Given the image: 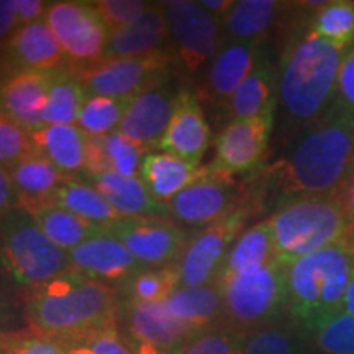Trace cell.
<instances>
[{
    "label": "cell",
    "instance_id": "31",
    "mask_svg": "<svg viewBox=\"0 0 354 354\" xmlns=\"http://www.w3.org/2000/svg\"><path fill=\"white\" fill-rule=\"evenodd\" d=\"M305 26L317 38L325 39L342 50L354 44V2L351 0H326L304 2Z\"/></svg>",
    "mask_w": 354,
    "mask_h": 354
},
{
    "label": "cell",
    "instance_id": "10",
    "mask_svg": "<svg viewBox=\"0 0 354 354\" xmlns=\"http://www.w3.org/2000/svg\"><path fill=\"white\" fill-rule=\"evenodd\" d=\"M253 215H258V212L250 203H245L221 220L194 233L176 263L179 286L202 287L218 282L230 248Z\"/></svg>",
    "mask_w": 354,
    "mask_h": 354
},
{
    "label": "cell",
    "instance_id": "40",
    "mask_svg": "<svg viewBox=\"0 0 354 354\" xmlns=\"http://www.w3.org/2000/svg\"><path fill=\"white\" fill-rule=\"evenodd\" d=\"M64 354H131L130 344L118 331L117 325L105 326L77 338L59 342Z\"/></svg>",
    "mask_w": 354,
    "mask_h": 354
},
{
    "label": "cell",
    "instance_id": "17",
    "mask_svg": "<svg viewBox=\"0 0 354 354\" xmlns=\"http://www.w3.org/2000/svg\"><path fill=\"white\" fill-rule=\"evenodd\" d=\"M53 71H15L0 81V115L32 133L43 127Z\"/></svg>",
    "mask_w": 354,
    "mask_h": 354
},
{
    "label": "cell",
    "instance_id": "33",
    "mask_svg": "<svg viewBox=\"0 0 354 354\" xmlns=\"http://www.w3.org/2000/svg\"><path fill=\"white\" fill-rule=\"evenodd\" d=\"M28 212L33 215L41 232L66 253L102 232L100 227L74 215L56 202L44 203Z\"/></svg>",
    "mask_w": 354,
    "mask_h": 354
},
{
    "label": "cell",
    "instance_id": "42",
    "mask_svg": "<svg viewBox=\"0 0 354 354\" xmlns=\"http://www.w3.org/2000/svg\"><path fill=\"white\" fill-rule=\"evenodd\" d=\"M91 3L107 25L109 32L131 25L151 6L143 0H95Z\"/></svg>",
    "mask_w": 354,
    "mask_h": 354
},
{
    "label": "cell",
    "instance_id": "5",
    "mask_svg": "<svg viewBox=\"0 0 354 354\" xmlns=\"http://www.w3.org/2000/svg\"><path fill=\"white\" fill-rule=\"evenodd\" d=\"M71 271L69 254L41 232L33 215L17 207L0 216V282L32 292Z\"/></svg>",
    "mask_w": 354,
    "mask_h": 354
},
{
    "label": "cell",
    "instance_id": "6",
    "mask_svg": "<svg viewBox=\"0 0 354 354\" xmlns=\"http://www.w3.org/2000/svg\"><path fill=\"white\" fill-rule=\"evenodd\" d=\"M268 220L282 264L342 243L349 233L335 192L295 198L274 210Z\"/></svg>",
    "mask_w": 354,
    "mask_h": 354
},
{
    "label": "cell",
    "instance_id": "8",
    "mask_svg": "<svg viewBox=\"0 0 354 354\" xmlns=\"http://www.w3.org/2000/svg\"><path fill=\"white\" fill-rule=\"evenodd\" d=\"M176 57L171 50L143 56L115 57L84 66L76 74L86 97L135 99L154 87L169 82Z\"/></svg>",
    "mask_w": 354,
    "mask_h": 354
},
{
    "label": "cell",
    "instance_id": "9",
    "mask_svg": "<svg viewBox=\"0 0 354 354\" xmlns=\"http://www.w3.org/2000/svg\"><path fill=\"white\" fill-rule=\"evenodd\" d=\"M171 51L187 74L209 69L225 43L221 21L194 0L162 2Z\"/></svg>",
    "mask_w": 354,
    "mask_h": 354
},
{
    "label": "cell",
    "instance_id": "26",
    "mask_svg": "<svg viewBox=\"0 0 354 354\" xmlns=\"http://www.w3.org/2000/svg\"><path fill=\"white\" fill-rule=\"evenodd\" d=\"M171 315L194 333L223 325V294L218 282L202 287H177L165 300Z\"/></svg>",
    "mask_w": 354,
    "mask_h": 354
},
{
    "label": "cell",
    "instance_id": "41",
    "mask_svg": "<svg viewBox=\"0 0 354 354\" xmlns=\"http://www.w3.org/2000/svg\"><path fill=\"white\" fill-rule=\"evenodd\" d=\"M243 338L240 331L220 325L192 336L183 354H243Z\"/></svg>",
    "mask_w": 354,
    "mask_h": 354
},
{
    "label": "cell",
    "instance_id": "51",
    "mask_svg": "<svg viewBox=\"0 0 354 354\" xmlns=\"http://www.w3.org/2000/svg\"><path fill=\"white\" fill-rule=\"evenodd\" d=\"M233 3L234 0H201V6L220 21L227 15L230 8L233 7Z\"/></svg>",
    "mask_w": 354,
    "mask_h": 354
},
{
    "label": "cell",
    "instance_id": "18",
    "mask_svg": "<svg viewBox=\"0 0 354 354\" xmlns=\"http://www.w3.org/2000/svg\"><path fill=\"white\" fill-rule=\"evenodd\" d=\"M210 138V127L203 115L201 100L189 88H180L174 115L159 145V151L201 165L203 154L209 149Z\"/></svg>",
    "mask_w": 354,
    "mask_h": 354
},
{
    "label": "cell",
    "instance_id": "34",
    "mask_svg": "<svg viewBox=\"0 0 354 354\" xmlns=\"http://www.w3.org/2000/svg\"><path fill=\"white\" fill-rule=\"evenodd\" d=\"M53 202L100 228L123 218L94 185L81 177H68L56 190Z\"/></svg>",
    "mask_w": 354,
    "mask_h": 354
},
{
    "label": "cell",
    "instance_id": "13",
    "mask_svg": "<svg viewBox=\"0 0 354 354\" xmlns=\"http://www.w3.org/2000/svg\"><path fill=\"white\" fill-rule=\"evenodd\" d=\"M102 230L122 241L146 268L176 264L192 238L172 220L159 216L120 218Z\"/></svg>",
    "mask_w": 354,
    "mask_h": 354
},
{
    "label": "cell",
    "instance_id": "25",
    "mask_svg": "<svg viewBox=\"0 0 354 354\" xmlns=\"http://www.w3.org/2000/svg\"><path fill=\"white\" fill-rule=\"evenodd\" d=\"M33 151L46 158L68 177L84 174L87 135L77 125H44L30 133Z\"/></svg>",
    "mask_w": 354,
    "mask_h": 354
},
{
    "label": "cell",
    "instance_id": "15",
    "mask_svg": "<svg viewBox=\"0 0 354 354\" xmlns=\"http://www.w3.org/2000/svg\"><path fill=\"white\" fill-rule=\"evenodd\" d=\"M71 269L110 287L123 289L133 277L145 271V264L127 246L104 230L69 251Z\"/></svg>",
    "mask_w": 354,
    "mask_h": 354
},
{
    "label": "cell",
    "instance_id": "44",
    "mask_svg": "<svg viewBox=\"0 0 354 354\" xmlns=\"http://www.w3.org/2000/svg\"><path fill=\"white\" fill-rule=\"evenodd\" d=\"M0 354H64V351L55 339L33 330H24L10 331L0 338Z\"/></svg>",
    "mask_w": 354,
    "mask_h": 354
},
{
    "label": "cell",
    "instance_id": "30",
    "mask_svg": "<svg viewBox=\"0 0 354 354\" xmlns=\"http://www.w3.org/2000/svg\"><path fill=\"white\" fill-rule=\"evenodd\" d=\"M205 171L201 165L169 153H148L141 166V180L156 201L167 203Z\"/></svg>",
    "mask_w": 354,
    "mask_h": 354
},
{
    "label": "cell",
    "instance_id": "53",
    "mask_svg": "<svg viewBox=\"0 0 354 354\" xmlns=\"http://www.w3.org/2000/svg\"><path fill=\"white\" fill-rule=\"evenodd\" d=\"M12 330H7L6 328V323H3V313H2V308H0V338H2L3 335L10 333Z\"/></svg>",
    "mask_w": 354,
    "mask_h": 354
},
{
    "label": "cell",
    "instance_id": "32",
    "mask_svg": "<svg viewBox=\"0 0 354 354\" xmlns=\"http://www.w3.org/2000/svg\"><path fill=\"white\" fill-rule=\"evenodd\" d=\"M274 261H277L276 245L269 220L264 218L238 234L225 259L221 276L253 271Z\"/></svg>",
    "mask_w": 354,
    "mask_h": 354
},
{
    "label": "cell",
    "instance_id": "27",
    "mask_svg": "<svg viewBox=\"0 0 354 354\" xmlns=\"http://www.w3.org/2000/svg\"><path fill=\"white\" fill-rule=\"evenodd\" d=\"M289 8L277 0H236L221 19L225 41H264Z\"/></svg>",
    "mask_w": 354,
    "mask_h": 354
},
{
    "label": "cell",
    "instance_id": "7",
    "mask_svg": "<svg viewBox=\"0 0 354 354\" xmlns=\"http://www.w3.org/2000/svg\"><path fill=\"white\" fill-rule=\"evenodd\" d=\"M223 294V325L246 335L261 326L289 318L286 264L281 261L253 271L218 279Z\"/></svg>",
    "mask_w": 354,
    "mask_h": 354
},
{
    "label": "cell",
    "instance_id": "14",
    "mask_svg": "<svg viewBox=\"0 0 354 354\" xmlns=\"http://www.w3.org/2000/svg\"><path fill=\"white\" fill-rule=\"evenodd\" d=\"M274 118L276 115H266L230 122L215 141V158L209 169L228 177L258 171L268 153Z\"/></svg>",
    "mask_w": 354,
    "mask_h": 354
},
{
    "label": "cell",
    "instance_id": "36",
    "mask_svg": "<svg viewBox=\"0 0 354 354\" xmlns=\"http://www.w3.org/2000/svg\"><path fill=\"white\" fill-rule=\"evenodd\" d=\"M243 354H310L305 331L290 318L248 331Z\"/></svg>",
    "mask_w": 354,
    "mask_h": 354
},
{
    "label": "cell",
    "instance_id": "39",
    "mask_svg": "<svg viewBox=\"0 0 354 354\" xmlns=\"http://www.w3.org/2000/svg\"><path fill=\"white\" fill-rule=\"evenodd\" d=\"M179 287L176 264L166 268H148L123 287L127 302H165Z\"/></svg>",
    "mask_w": 354,
    "mask_h": 354
},
{
    "label": "cell",
    "instance_id": "4",
    "mask_svg": "<svg viewBox=\"0 0 354 354\" xmlns=\"http://www.w3.org/2000/svg\"><path fill=\"white\" fill-rule=\"evenodd\" d=\"M354 268V251L342 243L286 264L287 312L304 331L343 310Z\"/></svg>",
    "mask_w": 354,
    "mask_h": 354
},
{
    "label": "cell",
    "instance_id": "22",
    "mask_svg": "<svg viewBox=\"0 0 354 354\" xmlns=\"http://www.w3.org/2000/svg\"><path fill=\"white\" fill-rule=\"evenodd\" d=\"M81 179L94 185L123 218H140V216L169 218L167 203L156 201L148 192L141 177H125L107 171L82 176Z\"/></svg>",
    "mask_w": 354,
    "mask_h": 354
},
{
    "label": "cell",
    "instance_id": "37",
    "mask_svg": "<svg viewBox=\"0 0 354 354\" xmlns=\"http://www.w3.org/2000/svg\"><path fill=\"white\" fill-rule=\"evenodd\" d=\"M305 335L310 349L320 354H354V317L343 310L323 318Z\"/></svg>",
    "mask_w": 354,
    "mask_h": 354
},
{
    "label": "cell",
    "instance_id": "11",
    "mask_svg": "<svg viewBox=\"0 0 354 354\" xmlns=\"http://www.w3.org/2000/svg\"><path fill=\"white\" fill-rule=\"evenodd\" d=\"M245 203H250L246 185L205 167L198 179L167 202V215L185 227L205 228Z\"/></svg>",
    "mask_w": 354,
    "mask_h": 354
},
{
    "label": "cell",
    "instance_id": "35",
    "mask_svg": "<svg viewBox=\"0 0 354 354\" xmlns=\"http://www.w3.org/2000/svg\"><path fill=\"white\" fill-rule=\"evenodd\" d=\"M86 92L74 73L64 68L55 69L48 87L46 102L43 109L44 125H77Z\"/></svg>",
    "mask_w": 354,
    "mask_h": 354
},
{
    "label": "cell",
    "instance_id": "24",
    "mask_svg": "<svg viewBox=\"0 0 354 354\" xmlns=\"http://www.w3.org/2000/svg\"><path fill=\"white\" fill-rule=\"evenodd\" d=\"M15 71H55L66 63L59 43L44 20L24 25L7 41Z\"/></svg>",
    "mask_w": 354,
    "mask_h": 354
},
{
    "label": "cell",
    "instance_id": "54",
    "mask_svg": "<svg viewBox=\"0 0 354 354\" xmlns=\"http://www.w3.org/2000/svg\"><path fill=\"white\" fill-rule=\"evenodd\" d=\"M348 243H349V246H351L353 251H354V240H353V241H348Z\"/></svg>",
    "mask_w": 354,
    "mask_h": 354
},
{
    "label": "cell",
    "instance_id": "43",
    "mask_svg": "<svg viewBox=\"0 0 354 354\" xmlns=\"http://www.w3.org/2000/svg\"><path fill=\"white\" fill-rule=\"evenodd\" d=\"M35 153L30 133L0 115V166L8 167Z\"/></svg>",
    "mask_w": 354,
    "mask_h": 354
},
{
    "label": "cell",
    "instance_id": "48",
    "mask_svg": "<svg viewBox=\"0 0 354 354\" xmlns=\"http://www.w3.org/2000/svg\"><path fill=\"white\" fill-rule=\"evenodd\" d=\"M48 8H50V3L41 2V0H17L20 26L44 20Z\"/></svg>",
    "mask_w": 354,
    "mask_h": 354
},
{
    "label": "cell",
    "instance_id": "20",
    "mask_svg": "<svg viewBox=\"0 0 354 354\" xmlns=\"http://www.w3.org/2000/svg\"><path fill=\"white\" fill-rule=\"evenodd\" d=\"M123 312L130 342L172 348L184 346L197 335L172 317L165 302H125Z\"/></svg>",
    "mask_w": 354,
    "mask_h": 354
},
{
    "label": "cell",
    "instance_id": "23",
    "mask_svg": "<svg viewBox=\"0 0 354 354\" xmlns=\"http://www.w3.org/2000/svg\"><path fill=\"white\" fill-rule=\"evenodd\" d=\"M279 95V69L264 48L263 55L228 102L232 120L276 115Z\"/></svg>",
    "mask_w": 354,
    "mask_h": 354
},
{
    "label": "cell",
    "instance_id": "16",
    "mask_svg": "<svg viewBox=\"0 0 354 354\" xmlns=\"http://www.w3.org/2000/svg\"><path fill=\"white\" fill-rule=\"evenodd\" d=\"M180 88L166 82L133 99L118 131L145 151L159 149L174 115Z\"/></svg>",
    "mask_w": 354,
    "mask_h": 354
},
{
    "label": "cell",
    "instance_id": "46",
    "mask_svg": "<svg viewBox=\"0 0 354 354\" xmlns=\"http://www.w3.org/2000/svg\"><path fill=\"white\" fill-rule=\"evenodd\" d=\"M335 196L338 198L339 205H342L344 216H346V221H348L349 233H348L346 241H353L354 240V166L353 169L348 172V176L344 177L342 185L335 190Z\"/></svg>",
    "mask_w": 354,
    "mask_h": 354
},
{
    "label": "cell",
    "instance_id": "45",
    "mask_svg": "<svg viewBox=\"0 0 354 354\" xmlns=\"http://www.w3.org/2000/svg\"><path fill=\"white\" fill-rule=\"evenodd\" d=\"M331 107L354 115V44L348 50L339 68Z\"/></svg>",
    "mask_w": 354,
    "mask_h": 354
},
{
    "label": "cell",
    "instance_id": "2",
    "mask_svg": "<svg viewBox=\"0 0 354 354\" xmlns=\"http://www.w3.org/2000/svg\"><path fill=\"white\" fill-rule=\"evenodd\" d=\"M289 38L277 63L279 95L290 140L326 113L335 97L336 79L348 50L317 38L305 26L304 2L294 3Z\"/></svg>",
    "mask_w": 354,
    "mask_h": 354
},
{
    "label": "cell",
    "instance_id": "50",
    "mask_svg": "<svg viewBox=\"0 0 354 354\" xmlns=\"http://www.w3.org/2000/svg\"><path fill=\"white\" fill-rule=\"evenodd\" d=\"M184 348H185V344L184 346L166 348V346H156V344H149V343H143V342H131L130 343L131 354H183Z\"/></svg>",
    "mask_w": 354,
    "mask_h": 354
},
{
    "label": "cell",
    "instance_id": "52",
    "mask_svg": "<svg viewBox=\"0 0 354 354\" xmlns=\"http://www.w3.org/2000/svg\"><path fill=\"white\" fill-rule=\"evenodd\" d=\"M343 312H346L351 317H354V268H353L351 277H349V282H348V287H346V294H344Z\"/></svg>",
    "mask_w": 354,
    "mask_h": 354
},
{
    "label": "cell",
    "instance_id": "29",
    "mask_svg": "<svg viewBox=\"0 0 354 354\" xmlns=\"http://www.w3.org/2000/svg\"><path fill=\"white\" fill-rule=\"evenodd\" d=\"M145 156V149L120 131L105 136L87 135V161L82 176L112 171L125 177H140Z\"/></svg>",
    "mask_w": 354,
    "mask_h": 354
},
{
    "label": "cell",
    "instance_id": "1",
    "mask_svg": "<svg viewBox=\"0 0 354 354\" xmlns=\"http://www.w3.org/2000/svg\"><path fill=\"white\" fill-rule=\"evenodd\" d=\"M353 166L354 115L330 107L290 140L276 162L254 172L248 198L258 214L271 215L295 198L335 192Z\"/></svg>",
    "mask_w": 354,
    "mask_h": 354
},
{
    "label": "cell",
    "instance_id": "47",
    "mask_svg": "<svg viewBox=\"0 0 354 354\" xmlns=\"http://www.w3.org/2000/svg\"><path fill=\"white\" fill-rule=\"evenodd\" d=\"M19 28L17 0H0V41H8Z\"/></svg>",
    "mask_w": 354,
    "mask_h": 354
},
{
    "label": "cell",
    "instance_id": "21",
    "mask_svg": "<svg viewBox=\"0 0 354 354\" xmlns=\"http://www.w3.org/2000/svg\"><path fill=\"white\" fill-rule=\"evenodd\" d=\"M166 50H171V38L165 8L162 3H151L131 25L110 32L104 59L143 56Z\"/></svg>",
    "mask_w": 354,
    "mask_h": 354
},
{
    "label": "cell",
    "instance_id": "38",
    "mask_svg": "<svg viewBox=\"0 0 354 354\" xmlns=\"http://www.w3.org/2000/svg\"><path fill=\"white\" fill-rule=\"evenodd\" d=\"M136 99V97H135ZM133 99L86 97L79 115L77 127L88 136H105L118 131Z\"/></svg>",
    "mask_w": 354,
    "mask_h": 354
},
{
    "label": "cell",
    "instance_id": "3",
    "mask_svg": "<svg viewBox=\"0 0 354 354\" xmlns=\"http://www.w3.org/2000/svg\"><path fill=\"white\" fill-rule=\"evenodd\" d=\"M118 312L113 287L73 269L28 292L25 304L30 330L57 343L117 325Z\"/></svg>",
    "mask_w": 354,
    "mask_h": 354
},
{
    "label": "cell",
    "instance_id": "28",
    "mask_svg": "<svg viewBox=\"0 0 354 354\" xmlns=\"http://www.w3.org/2000/svg\"><path fill=\"white\" fill-rule=\"evenodd\" d=\"M7 171L19 194L20 207L25 210H33L55 201L56 190L68 179L53 162L37 153L17 161Z\"/></svg>",
    "mask_w": 354,
    "mask_h": 354
},
{
    "label": "cell",
    "instance_id": "49",
    "mask_svg": "<svg viewBox=\"0 0 354 354\" xmlns=\"http://www.w3.org/2000/svg\"><path fill=\"white\" fill-rule=\"evenodd\" d=\"M17 207H20L19 194H17L15 185L8 176V171L0 166V216L17 209Z\"/></svg>",
    "mask_w": 354,
    "mask_h": 354
},
{
    "label": "cell",
    "instance_id": "12",
    "mask_svg": "<svg viewBox=\"0 0 354 354\" xmlns=\"http://www.w3.org/2000/svg\"><path fill=\"white\" fill-rule=\"evenodd\" d=\"M44 21L66 59L81 63L84 68L104 57L110 32L91 2L50 3Z\"/></svg>",
    "mask_w": 354,
    "mask_h": 354
},
{
    "label": "cell",
    "instance_id": "19",
    "mask_svg": "<svg viewBox=\"0 0 354 354\" xmlns=\"http://www.w3.org/2000/svg\"><path fill=\"white\" fill-rule=\"evenodd\" d=\"M264 41H225L207 69V94L227 104L258 63Z\"/></svg>",
    "mask_w": 354,
    "mask_h": 354
}]
</instances>
